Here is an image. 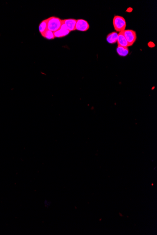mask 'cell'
<instances>
[{
	"label": "cell",
	"mask_w": 157,
	"mask_h": 235,
	"mask_svg": "<svg viewBox=\"0 0 157 235\" xmlns=\"http://www.w3.org/2000/svg\"><path fill=\"white\" fill-rule=\"evenodd\" d=\"M48 30L47 20L45 19L40 22L39 26V31L41 35H43Z\"/></svg>",
	"instance_id": "obj_10"
},
{
	"label": "cell",
	"mask_w": 157,
	"mask_h": 235,
	"mask_svg": "<svg viewBox=\"0 0 157 235\" xmlns=\"http://www.w3.org/2000/svg\"><path fill=\"white\" fill-rule=\"evenodd\" d=\"M118 33L116 31H113L107 35L106 40L109 44H115L117 42Z\"/></svg>",
	"instance_id": "obj_8"
},
{
	"label": "cell",
	"mask_w": 157,
	"mask_h": 235,
	"mask_svg": "<svg viewBox=\"0 0 157 235\" xmlns=\"http://www.w3.org/2000/svg\"><path fill=\"white\" fill-rule=\"evenodd\" d=\"M123 32L125 38L127 39L129 47L133 46L137 40V36L136 31L132 30H125Z\"/></svg>",
	"instance_id": "obj_3"
},
{
	"label": "cell",
	"mask_w": 157,
	"mask_h": 235,
	"mask_svg": "<svg viewBox=\"0 0 157 235\" xmlns=\"http://www.w3.org/2000/svg\"><path fill=\"white\" fill-rule=\"evenodd\" d=\"M117 43L118 46L123 47H129L128 42L127 39L124 36L123 32H121L118 33V39H117Z\"/></svg>",
	"instance_id": "obj_7"
},
{
	"label": "cell",
	"mask_w": 157,
	"mask_h": 235,
	"mask_svg": "<svg viewBox=\"0 0 157 235\" xmlns=\"http://www.w3.org/2000/svg\"><path fill=\"white\" fill-rule=\"evenodd\" d=\"M77 20L75 19H69L62 20V23L66 26L67 28L70 31H75V26Z\"/></svg>",
	"instance_id": "obj_6"
},
{
	"label": "cell",
	"mask_w": 157,
	"mask_h": 235,
	"mask_svg": "<svg viewBox=\"0 0 157 235\" xmlns=\"http://www.w3.org/2000/svg\"><path fill=\"white\" fill-rule=\"evenodd\" d=\"M42 37L45 38L46 39H49V40H51V39H53L55 38V36H54V32L52 31H50L47 30L43 33V35H41Z\"/></svg>",
	"instance_id": "obj_11"
},
{
	"label": "cell",
	"mask_w": 157,
	"mask_h": 235,
	"mask_svg": "<svg viewBox=\"0 0 157 235\" xmlns=\"http://www.w3.org/2000/svg\"><path fill=\"white\" fill-rule=\"evenodd\" d=\"M47 20L48 30L54 32L58 30L62 25V20L56 17H51Z\"/></svg>",
	"instance_id": "obj_1"
},
{
	"label": "cell",
	"mask_w": 157,
	"mask_h": 235,
	"mask_svg": "<svg viewBox=\"0 0 157 235\" xmlns=\"http://www.w3.org/2000/svg\"><path fill=\"white\" fill-rule=\"evenodd\" d=\"M116 51L118 55L121 56H126L129 55V48L127 47L119 46H118L116 48Z\"/></svg>",
	"instance_id": "obj_9"
},
{
	"label": "cell",
	"mask_w": 157,
	"mask_h": 235,
	"mask_svg": "<svg viewBox=\"0 0 157 235\" xmlns=\"http://www.w3.org/2000/svg\"><path fill=\"white\" fill-rule=\"evenodd\" d=\"M112 23L114 29L117 32H122L125 30L127 24L126 20L123 17L120 16H114Z\"/></svg>",
	"instance_id": "obj_2"
},
{
	"label": "cell",
	"mask_w": 157,
	"mask_h": 235,
	"mask_svg": "<svg viewBox=\"0 0 157 235\" xmlns=\"http://www.w3.org/2000/svg\"><path fill=\"white\" fill-rule=\"evenodd\" d=\"M89 29L88 22L83 19L77 20L75 30L80 31H86Z\"/></svg>",
	"instance_id": "obj_4"
},
{
	"label": "cell",
	"mask_w": 157,
	"mask_h": 235,
	"mask_svg": "<svg viewBox=\"0 0 157 235\" xmlns=\"http://www.w3.org/2000/svg\"><path fill=\"white\" fill-rule=\"evenodd\" d=\"M70 32L71 31H69L66 26L62 23L60 28L58 30L54 32V36L55 38H57L64 37L68 35Z\"/></svg>",
	"instance_id": "obj_5"
},
{
	"label": "cell",
	"mask_w": 157,
	"mask_h": 235,
	"mask_svg": "<svg viewBox=\"0 0 157 235\" xmlns=\"http://www.w3.org/2000/svg\"><path fill=\"white\" fill-rule=\"evenodd\" d=\"M44 206H45L46 208H49L50 207V205L51 204V201H50L48 200H45L44 201Z\"/></svg>",
	"instance_id": "obj_12"
}]
</instances>
